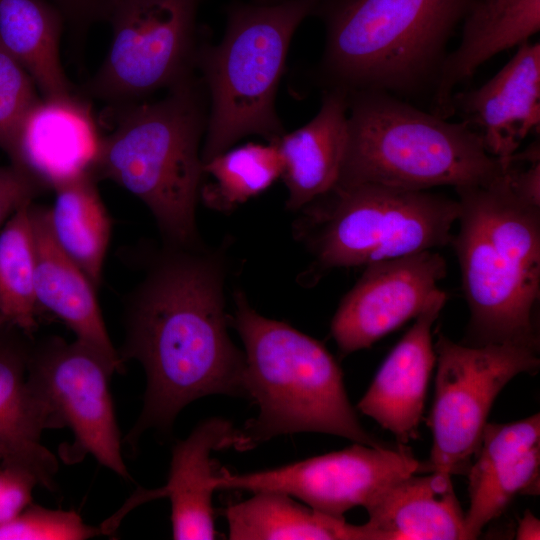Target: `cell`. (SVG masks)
<instances>
[{"mask_svg":"<svg viewBox=\"0 0 540 540\" xmlns=\"http://www.w3.org/2000/svg\"><path fill=\"white\" fill-rule=\"evenodd\" d=\"M224 268L200 247L167 246L125 298L124 363L143 366L142 412L127 435L171 429L189 403L211 394L246 397L245 356L227 332Z\"/></svg>","mask_w":540,"mask_h":540,"instance_id":"cell-1","label":"cell"},{"mask_svg":"<svg viewBox=\"0 0 540 540\" xmlns=\"http://www.w3.org/2000/svg\"><path fill=\"white\" fill-rule=\"evenodd\" d=\"M209 112L197 74L158 100L106 106L100 149L92 169L149 209L167 246L198 248L196 205L200 195L204 138Z\"/></svg>","mask_w":540,"mask_h":540,"instance_id":"cell-2","label":"cell"},{"mask_svg":"<svg viewBox=\"0 0 540 540\" xmlns=\"http://www.w3.org/2000/svg\"><path fill=\"white\" fill-rule=\"evenodd\" d=\"M504 173L487 185L455 188L459 230L450 245L470 310L466 344L539 348L540 206L518 196Z\"/></svg>","mask_w":540,"mask_h":540,"instance_id":"cell-3","label":"cell"},{"mask_svg":"<svg viewBox=\"0 0 540 540\" xmlns=\"http://www.w3.org/2000/svg\"><path fill=\"white\" fill-rule=\"evenodd\" d=\"M478 0H321L325 90L434 91L447 45Z\"/></svg>","mask_w":540,"mask_h":540,"instance_id":"cell-4","label":"cell"},{"mask_svg":"<svg viewBox=\"0 0 540 540\" xmlns=\"http://www.w3.org/2000/svg\"><path fill=\"white\" fill-rule=\"evenodd\" d=\"M233 326L244 345L246 397L258 416L238 430L237 450L277 435L318 432L373 447L348 399L343 373L322 343L287 323L262 316L244 293L234 294Z\"/></svg>","mask_w":540,"mask_h":540,"instance_id":"cell-5","label":"cell"},{"mask_svg":"<svg viewBox=\"0 0 540 540\" xmlns=\"http://www.w3.org/2000/svg\"><path fill=\"white\" fill-rule=\"evenodd\" d=\"M348 94V138L336 186L408 190L487 185L505 169L463 122H449L378 90Z\"/></svg>","mask_w":540,"mask_h":540,"instance_id":"cell-6","label":"cell"},{"mask_svg":"<svg viewBox=\"0 0 540 540\" xmlns=\"http://www.w3.org/2000/svg\"><path fill=\"white\" fill-rule=\"evenodd\" d=\"M320 2L234 0L227 5L222 40L212 45L205 38L197 57L209 101L202 163L246 136L273 142L285 132L275 106L278 86L291 40Z\"/></svg>","mask_w":540,"mask_h":540,"instance_id":"cell-7","label":"cell"},{"mask_svg":"<svg viewBox=\"0 0 540 540\" xmlns=\"http://www.w3.org/2000/svg\"><path fill=\"white\" fill-rule=\"evenodd\" d=\"M313 270L367 266L450 244L459 202L430 190L335 186L305 207Z\"/></svg>","mask_w":540,"mask_h":540,"instance_id":"cell-8","label":"cell"},{"mask_svg":"<svg viewBox=\"0 0 540 540\" xmlns=\"http://www.w3.org/2000/svg\"><path fill=\"white\" fill-rule=\"evenodd\" d=\"M202 0H119L101 66L81 92L106 106L146 100L196 74L206 38L198 25Z\"/></svg>","mask_w":540,"mask_h":540,"instance_id":"cell-9","label":"cell"},{"mask_svg":"<svg viewBox=\"0 0 540 540\" xmlns=\"http://www.w3.org/2000/svg\"><path fill=\"white\" fill-rule=\"evenodd\" d=\"M430 415V471L451 476L475 456L492 404L520 373L537 372L539 348L521 343H455L439 333Z\"/></svg>","mask_w":540,"mask_h":540,"instance_id":"cell-10","label":"cell"},{"mask_svg":"<svg viewBox=\"0 0 540 540\" xmlns=\"http://www.w3.org/2000/svg\"><path fill=\"white\" fill-rule=\"evenodd\" d=\"M115 371L79 341L52 336L31 344L27 377L52 409L72 443L60 446V458L75 464L90 454L124 479L130 475L121 453V434L109 388Z\"/></svg>","mask_w":540,"mask_h":540,"instance_id":"cell-11","label":"cell"},{"mask_svg":"<svg viewBox=\"0 0 540 540\" xmlns=\"http://www.w3.org/2000/svg\"><path fill=\"white\" fill-rule=\"evenodd\" d=\"M420 466L406 445L388 448L355 442L340 451L273 469L245 474L222 469L217 489L278 491L315 510L344 518L348 510L366 508L384 489L416 473Z\"/></svg>","mask_w":540,"mask_h":540,"instance_id":"cell-12","label":"cell"},{"mask_svg":"<svg viewBox=\"0 0 540 540\" xmlns=\"http://www.w3.org/2000/svg\"><path fill=\"white\" fill-rule=\"evenodd\" d=\"M446 272L445 259L433 250L367 265L332 319L340 354L369 348L416 318L441 291L438 282Z\"/></svg>","mask_w":540,"mask_h":540,"instance_id":"cell-13","label":"cell"},{"mask_svg":"<svg viewBox=\"0 0 540 540\" xmlns=\"http://www.w3.org/2000/svg\"><path fill=\"white\" fill-rule=\"evenodd\" d=\"M89 100L78 92L64 97H41L18 127L8 156L10 163L46 191L91 174L102 130Z\"/></svg>","mask_w":540,"mask_h":540,"instance_id":"cell-14","label":"cell"},{"mask_svg":"<svg viewBox=\"0 0 540 540\" xmlns=\"http://www.w3.org/2000/svg\"><path fill=\"white\" fill-rule=\"evenodd\" d=\"M451 107L506 169L521 142L539 130V42L518 46L509 62L481 87L453 93Z\"/></svg>","mask_w":540,"mask_h":540,"instance_id":"cell-15","label":"cell"},{"mask_svg":"<svg viewBox=\"0 0 540 540\" xmlns=\"http://www.w3.org/2000/svg\"><path fill=\"white\" fill-rule=\"evenodd\" d=\"M540 416L485 425L469 469L466 540L476 539L517 495L539 494Z\"/></svg>","mask_w":540,"mask_h":540,"instance_id":"cell-16","label":"cell"},{"mask_svg":"<svg viewBox=\"0 0 540 540\" xmlns=\"http://www.w3.org/2000/svg\"><path fill=\"white\" fill-rule=\"evenodd\" d=\"M16 327H0V468L32 473L55 490L58 460L41 442L46 429L61 428L45 398L27 377L31 343Z\"/></svg>","mask_w":540,"mask_h":540,"instance_id":"cell-17","label":"cell"},{"mask_svg":"<svg viewBox=\"0 0 540 540\" xmlns=\"http://www.w3.org/2000/svg\"><path fill=\"white\" fill-rule=\"evenodd\" d=\"M447 300L441 290L415 318L378 369L357 409L392 433L398 444L418 437L427 388L436 364L432 326Z\"/></svg>","mask_w":540,"mask_h":540,"instance_id":"cell-18","label":"cell"},{"mask_svg":"<svg viewBox=\"0 0 540 540\" xmlns=\"http://www.w3.org/2000/svg\"><path fill=\"white\" fill-rule=\"evenodd\" d=\"M238 430L227 420L209 418L172 449L168 481L154 490H137L125 503L128 509L160 497L171 503L172 537L177 540L216 538L212 496L217 475L211 452L234 447Z\"/></svg>","mask_w":540,"mask_h":540,"instance_id":"cell-19","label":"cell"},{"mask_svg":"<svg viewBox=\"0 0 540 540\" xmlns=\"http://www.w3.org/2000/svg\"><path fill=\"white\" fill-rule=\"evenodd\" d=\"M34 240L35 296L38 310L45 309L63 321L114 370L123 362L107 332L96 291L88 276L59 247L49 223V207L29 206Z\"/></svg>","mask_w":540,"mask_h":540,"instance_id":"cell-20","label":"cell"},{"mask_svg":"<svg viewBox=\"0 0 540 540\" xmlns=\"http://www.w3.org/2000/svg\"><path fill=\"white\" fill-rule=\"evenodd\" d=\"M347 138L348 94L341 89H328L324 90L313 119L273 141L282 160L287 208H305L336 186Z\"/></svg>","mask_w":540,"mask_h":540,"instance_id":"cell-21","label":"cell"},{"mask_svg":"<svg viewBox=\"0 0 540 540\" xmlns=\"http://www.w3.org/2000/svg\"><path fill=\"white\" fill-rule=\"evenodd\" d=\"M540 30V0H478L462 22L458 47L448 53L432 93V113L453 114L455 87L494 55L529 41Z\"/></svg>","mask_w":540,"mask_h":540,"instance_id":"cell-22","label":"cell"},{"mask_svg":"<svg viewBox=\"0 0 540 540\" xmlns=\"http://www.w3.org/2000/svg\"><path fill=\"white\" fill-rule=\"evenodd\" d=\"M451 478L414 473L384 489L365 508L374 540H466Z\"/></svg>","mask_w":540,"mask_h":540,"instance_id":"cell-23","label":"cell"},{"mask_svg":"<svg viewBox=\"0 0 540 540\" xmlns=\"http://www.w3.org/2000/svg\"><path fill=\"white\" fill-rule=\"evenodd\" d=\"M65 28L60 11L46 0H0V40L31 76L41 97L77 93L60 58Z\"/></svg>","mask_w":540,"mask_h":540,"instance_id":"cell-24","label":"cell"},{"mask_svg":"<svg viewBox=\"0 0 540 540\" xmlns=\"http://www.w3.org/2000/svg\"><path fill=\"white\" fill-rule=\"evenodd\" d=\"M249 499L226 508L231 540H374L366 524L353 525L285 493L257 491Z\"/></svg>","mask_w":540,"mask_h":540,"instance_id":"cell-25","label":"cell"},{"mask_svg":"<svg viewBox=\"0 0 540 540\" xmlns=\"http://www.w3.org/2000/svg\"><path fill=\"white\" fill-rule=\"evenodd\" d=\"M84 174L57 186L49 207V223L59 247L88 276L98 290L109 248L112 220L97 188Z\"/></svg>","mask_w":540,"mask_h":540,"instance_id":"cell-26","label":"cell"},{"mask_svg":"<svg viewBox=\"0 0 540 540\" xmlns=\"http://www.w3.org/2000/svg\"><path fill=\"white\" fill-rule=\"evenodd\" d=\"M210 182L200 189L204 202L214 209L230 210L267 190L282 174L277 146L247 143L202 163Z\"/></svg>","mask_w":540,"mask_h":540,"instance_id":"cell-27","label":"cell"},{"mask_svg":"<svg viewBox=\"0 0 540 540\" xmlns=\"http://www.w3.org/2000/svg\"><path fill=\"white\" fill-rule=\"evenodd\" d=\"M31 203L19 208L0 231V311L8 324L29 337L38 326L39 311Z\"/></svg>","mask_w":540,"mask_h":540,"instance_id":"cell-28","label":"cell"},{"mask_svg":"<svg viewBox=\"0 0 540 540\" xmlns=\"http://www.w3.org/2000/svg\"><path fill=\"white\" fill-rule=\"evenodd\" d=\"M101 534L100 527L86 524L75 511L33 503L0 525V540H85Z\"/></svg>","mask_w":540,"mask_h":540,"instance_id":"cell-29","label":"cell"},{"mask_svg":"<svg viewBox=\"0 0 540 540\" xmlns=\"http://www.w3.org/2000/svg\"><path fill=\"white\" fill-rule=\"evenodd\" d=\"M40 98L31 76L0 40V149L7 156L22 119Z\"/></svg>","mask_w":540,"mask_h":540,"instance_id":"cell-30","label":"cell"},{"mask_svg":"<svg viewBox=\"0 0 540 540\" xmlns=\"http://www.w3.org/2000/svg\"><path fill=\"white\" fill-rule=\"evenodd\" d=\"M46 192L33 178L13 164L0 167V231L22 206Z\"/></svg>","mask_w":540,"mask_h":540,"instance_id":"cell-31","label":"cell"},{"mask_svg":"<svg viewBox=\"0 0 540 540\" xmlns=\"http://www.w3.org/2000/svg\"><path fill=\"white\" fill-rule=\"evenodd\" d=\"M37 478L17 467L0 468V525L10 521L32 503Z\"/></svg>","mask_w":540,"mask_h":540,"instance_id":"cell-32","label":"cell"},{"mask_svg":"<svg viewBox=\"0 0 540 540\" xmlns=\"http://www.w3.org/2000/svg\"><path fill=\"white\" fill-rule=\"evenodd\" d=\"M62 14L66 28L83 36L92 26L107 22L119 0H46Z\"/></svg>","mask_w":540,"mask_h":540,"instance_id":"cell-33","label":"cell"},{"mask_svg":"<svg viewBox=\"0 0 540 540\" xmlns=\"http://www.w3.org/2000/svg\"><path fill=\"white\" fill-rule=\"evenodd\" d=\"M540 521L529 510L525 511L523 517L519 520L516 530V539L531 540L539 539Z\"/></svg>","mask_w":540,"mask_h":540,"instance_id":"cell-34","label":"cell"},{"mask_svg":"<svg viewBox=\"0 0 540 540\" xmlns=\"http://www.w3.org/2000/svg\"><path fill=\"white\" fill-rule=\"evenodd\" d=\"M252 2L259 3V4H271L276 3L282 0H251Z\"/></svg>","mask_w":540,"mask_h":540,"instance_id":"cell-35","label":"cell"},{"mask_svg":"<svg viewBox=\"0 0 540 540\" xmlns=\"http://www.w3.org/2000/svg\"><path fill=\"white\" fill-rule=\"evenodd\" d=\"M8 322L6 321L5 317L3 316L2 312L0 311V327L7 325Z\"/></svg>","mask_w":540,"mask_h":540,"instance_id":"cell-36","label":"cell"}]
</instances>
